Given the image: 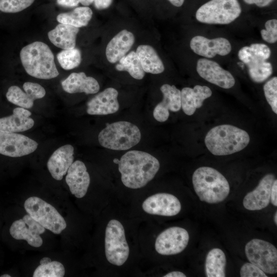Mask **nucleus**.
Listing matches in <instances>:
<instances>
[{"label": "nucleus", "instance_id": "nucleus-1", "mask_svg": "<svg viewBox=\"0 0 277 277\" xmlns=\"http://www.w3.org/2000/svg\"><path fill=\"white\" fill-rule=\"evenodd\" d=\"M117 164L123 184L130 189L145 186L154 177L160 167L156 157L139 150L127 152L121 156Z\"/></svg>", "mask_w": 277, "mask_h": 277}, {"label": "nucleus", "instance_id": "nucleus-10", "mask_svg": "<svg viewBox=\"0 0 277 277\" xmlns=\"http://www.w3.org/2000/svg\"><path fill=\"white\" fill-rule=\"evenodd\" d=\"M189 240V233L186 229L180 227H171L158 235L155 242V249L161 255L179 254L186 248Z\"/></svg>", "mask_w": 277, "mask_h": 277}, {"label": "nucleus", "instance_id": "nucleus-16", "mask_svg": "<svg viewBox=\"0 0 277 277\" xmlns=\"http://www.w3.org/2000/svg\"><path fill=\"white\" fill-rule=\"evenodd\" d=\"M190 46L195 53L207 58H212L217 54L225 56L231 50L230 42L224 37L208 39L196 35L191 39Z\"/></svg>", "mask_w": 277, "mask_h": 277}, {"label": "nucleus", "instance_id": "nucleus-8", "mask_svg": "<svg viewBox=\"0 0 277 277\" xmlns=\"http://www.w3.org/2000/svg\"><path fill=\"white\" fill-rule=\"evenodd\" d=\"M24 208L35 221L54 234L61 233L66 228V222L57 210L38 197L28 198L25 202Z\"/></svg>", "mask_w": 277, "mask_h": 277}, {"label": "nucleus", "instance_id": "nucleus-3", "mask_svg": "<svg viewBox=\"0 0 277 277\" xmlns=\"http://www.w3.org/2000/svg\"><path fill=\"white\" fill-rule=\"evenodd\" d=\"M20 58L26 72L33 77L49 80L59 74L54 55L43 42H35L24 47L20 52Z\"/></svg>", "mask_w": 277, "mask_h": 277}, {"label": "nucleus", "instance_id": "nucleus-31", "mask_svg": "<svg viewBox=\"0 0 277 277\" xmlns=\"http://www.w3.org/2000/svg\"><path fill=\"white\" fill-rule=\"evenodd\" d=\"M118 71H126L134 78L141 80L145 76L140 61L134 51L125 55L119 61V63L115 66Z\"/></svg>", "mask_w": 277, "mask_h": 277}, {"label": "nucleus", "instance_id": "nucleus-5", "mask_svg": "<svg viewBox=\"0 0 277 277\" xmlns=\"http://www.w3.org/2000/svg\"><path fill=\"white\" fill-rule=\"evenodd\" d=\"M141 139L139 128L127 121H119L108 125L100 132V145L109 149L126 150L137 144Z\"/></svg>", "mask_w": 277, "mask_h": 277}, {"label": "nucleus", "instance_id": "nucleus-24", "mask_svg": "<svg viewBox=\"0 0 277 277\" xmlns=\"http://www.w3.org/2000/svg\"><path fill=\"white\" fill-rule=\"evenodd\" d=\"M31 115V112L25 108H14L12 115L0 118V131L16 133L31 129L34 124Z\"/></svg>", "mask_w": 277, "mask_h": 277}, {"label": "nucleus", "instance_id": "nucleus-2", "mask_svg": "<svg viewBox=\"0 0 277 277\" xmlns=\"http://www.w3.org/2000/svg\"><path fill=\"white\" fill-rule=\"evenodd\" d=\"M205 144L213 155L223 156L239 152L250 142V136L244 130L235 126L223 124L211 128L206 134Z\"/></svg>", "mask_w": 277, "mask_h": 277}, {"label": "nucleus", "instance_id": "nucleus-26", "mask_svg": "<svg viewBox=\"0 0 277 277\" xmlns=\"http://www.w3.org/2000/svg\"><path fill=\"white\" fill-rule=\"evenodd\" d=\"M79 28L68 24L60 23L48 33L50 41L63 50L73 49L76 45Z\"/></svg>", "mask_w": 277, "mask_h": 277}, {"label": "nucleus", "instance_id": "nucleus-23", "mask_svg": "<svg viewBox=\"0 0 277 277\" xmlns=\"http://www.w3.org/2000/svg\"><path fill=\"white\" fill-rule=\"evenodd\" d=\"M63 90L69 93L84 92L94 94L98 92L100 85L93 77L87 76L84 72H73L62 82Z\"/></svg>", "mask_w": 277, "mask_h": 277}, {"label": "nucleus", "instance_id": "nucleus-7", "mask_svg": "<svg viewBox=\"0 0 277 277\" xmlns=\"http://www.w3.org/2000/svg\"><path fill=\"white\" fill-rule=\"evenodd\" d=\"M129 252L123 225L117 220H110L105 234V252L107 261L113 265L121 266L127 261Z\"/></svg>", "mask_w": 277, "mask_h": 277}, {"label": "nucleus", "instance_id": "nucleus-11", "mask_svg": "<svg viewBox=\"0 0 277 277\" xmlns=\"http://www.w3.org/2000/svg\"><path fill=\"white\" fill-rule=\"evenodd\" d=\"M38 144L21 134L0 131V154L13 157H21L34 152Z\"/></svg>", "mask_w": 277, "mask_h": 277}, {"label": "nucleus", "instance_id": "nucleus-22", "mask_svg": "<svg viewBox=\"0 0 277 277\" xmlns=\"http://www.w3.org/2000/svg\"><path fill=\"white\" fill-rule=\"evenodd\" d=\"M212 95L210 88L206 86L195 85L193 88H183L181 91V108L187 115H192L201 108L204 101Z\"/></svg>", "mask_w": 277, "mask_h": 277}, {"label": "nucleus", "instance_id": "nucleus-43", "mask_svg": "<svg viewBox=\"0 0 277 277\" xmlns=\"http://www.w3.org/2000/svg\"><path fill=\"white\" fill-rule=\"evenodd\" d=\"M164 277H186V275L182 272L179 271H173L170 272L165 275Z\"/></svg>", "mask_w": 277, "mask_h": 277}, {"label": "nucleus", "instance_id": "nucleus-45", "mask_svg": "<svg viewBox=\"0 0 277 277\" xmlns=\"http://www.w3.org/2000/svg\"><path fill=\"white\" fill-rule=\"evenodd\" d=\"M79 1L83 6H87L92 4L94 0H79Z\"/></svg>", "mask_w": 277, "mask_h": 277}, {"label": "nucleus", "instance_id": "nucleus-29", "mask_svg": "<svg viewBox=\"0 0 277 277\" xmlns=\"http://www.w3.org/2000/svg\"><path fill=\"white\" fill-rule=\"evenodd\" d=\"M226 258L224 252L219 248H213L207 254L205 261L207 277H225Z\"/></svg>", "mask_w": 277, "mask_h": 277}, {"label": "nucleus", "instance_id": "nucleus-18", "mask_svg": "<svg viewBox=\"0 0 277 277\" xmlns=\"http://www.w3.org/2000/svg\"><path fill=\"white\" fill-rule=\"evenodd\" d=\"M160 90L163 94V98L155 107L153 115L158 122H164L169 116V110L176 112L181 108V91L174 85L164 84Z\"/></svg>", "mask_w": 277, "mask_h": 277}, {"label": "nucleus", "instance_id": "nucleus-35", "mask_svg": "<svg viewBox=\"0 0 277 277\" xmlns=\"http://www.w3.org/2000/svg\"><path fill=\"white\" fill-rule=\"evenodd\" d=\"M35 0H0V11L16 13L31 6Z\"/></svg>", "mask_w": 277, "mask_h": 277}, {"label": "nucleus", "instance_id": "nucleus-39", "mask_svg": "<svg viewBox=\"0 0 277 277\" xmlns=\"http://www.w3.org/2000/svg\"><path fill=\"white\" fill-rule=\"evenodd\" d=\"M249 5L255 4L259 7H265L270 5L274 0H243Z\"/></svg>", "mask_w": 277, "mask_h": 277}, {"label": "nucleus", "instance_id": "nucleus-19", "mask_svg": "<svg viewBox=\"0 0 277 277\" xmlns=\"http://www.w3.org/2000/svg\"><path fill=\"white\" fill-rule=\"evenodd\" d=\"M118 93L113 88H108L98 93L87 103V112L90 115H107L119 109Z\"/></svg>", "mask_w": 277, "mask_h": 277}, {"label": "nucleus", "instance_id": "nucleus-48", "mask_svg": "<svg viewBox=\"0 0 277 277\" xmlns=\"http://www.w3.org/2000/svg\"><path fill=\"white\" fill-rule=\"evenodd\" d=\"M0 276L1 277H11V275L7 274H3L1 275Z\"/></svg>", "mask_w": 277, "mask_h": 277}, {"label": "nucleus", "instance_id": "nucleus-17", "mask_svg": "<svg viewBox=\"0 0 277 277\" xmlns=\"http://www.w3.org/2000/svg\"><path fill=\"white\" fill-rule=\"evenodd\" d=\"M274 180V175L272 173L262 177L256 188L245 196L243 201L245 208L255 211L266 208L270 201L271 187Z\"/></svg>", "mask_w": 277, "mask_h": 277}, {"label": "nucleus", "instance_id": "nucleus-28", "mask_svg": "<svg viewBox=\"0 0 277 277\" xmlns=\"http://www.w3.org/2000/svg\"><path fill=\"white\" fill-rule=\"evenodd\" d=\"M271 55V50L264 44L253 43L242 47L238 52L240 61L247 67L261 61H266Z\"/></svg>", "mask_w": 277, "mask_h": 277}, {"label": "nucleus", "instance_id": "nucleus-46", "mask_svg": "<svg viewBox=\"0 0 277 277\" xmlns=\"http://www.w3.org/2000/svg\"><path fill=\"white\" fill-rule=\"evenodd\" d=\"M51 261V260L50 258H47V257H45V258H42L41 260L39 263H40V265H44V264H46L49 263Z\"/></svg>", "mask_w": 277, "mask_h": 277}, {"label": "nucleus", "instance_id": "nucleus-40", "mask_svg": "<svg viewBox=\"0 0 277 277\" xmlns=\"http://www.w3.org/2000/svg\"><path fill=\"white\" fill-rule=\"evenodd\" d=\"M270 201L273 206H277V180L276 179L274 181L271 187Z\"/></svg>", "mask_w": 277, "mask_h": 277}, {"label": "nucleus", "instance_id": "nucleus-6", "mask_svg": "<svg viewBox=\"0 0 277 277\" xmlns=\"http://www.w3.org/2000/svg\"><path fill=\"white\" fill-rule=\"evenodd\" d=\"M242 8L238 0H210L196 11V19L208 24H228L241 14Z\"/></svg>", "mask_w": 277, "mask_h": 277}, {"label": "nucleus", "instance_id": "nucleus-30", "mask_svg": "<svg viewBox=\"0 0 277 277\" xmlns=\"http://www.w3.org/2000/svg\"><path fill=\"white\" fill-rule=\"evenodd\" d=\"M92 14V11L89 7H79L72 11L59 14L56 16V19L60 23L80 28L88 25Z\"/></svg>", "mask_w": 277, "mask_h": 277}, {"label": "nucleus", "instance_id": "nucleus-21", "mask_svg": "<svg viewBox=\"0 0 277 277\" xmlns=\"http://www.w3.org/2000/svg\"><path fill=\"white\" fill-rule=\"evenodd\" d=\"M74 148L65 145L57 149L49 159L47 165L53 179L60 181L73 162Z\"/></svg>", "mask_w": 277, "mask_h": 277}, {"label": "nucleus", "instance_id": "nucleus-25", "mask_svg": "<svg viewBox=\"0 0 277 277\" xmlns=\"http://www.w3.org/2000/svg\"><path fill=\"white\" fill-rule=\"evenodd\" d=\"M134 40L132 32L127 30L121 31L110 40L106 47L107 60L112 64L119 61L131 49Z\"/></svg>", "mask_w": 277, "mask_h": 277}, {"label": "nucleus", "instance_id": "nucleus-38", "mask_svg": "<svg viewBox=\"0 0 277 277\" xmlns=\"http://www.w3.org/2000/svg\"><path fill=\"white\" fill-rule=\"evenodd\" d=\"M241 277H267L263 270L251 263H246L241 268Z\"/></svg>", "mask_w": 277, "mask_h": 277}, {"label": "nucleus", "instance_id": "nucleus-37", "mask_svg": "<svg viewBox=\"0 0 277 277\" xmlns=\"http://www.w3.org/2000/svg\"><path fill=\"white\" fill-rule=\"evenodd\" d=\"M265 29L261 31L263 40L269 43H274L277 41V20L271 19L267 21L265 25Z\"/></svg>", "mask_w": 277, "mask_h": 277}, {"label": "nucleus", "instance_id": "nucleus-33", "mask_svg": "<svg viewBox=\"0 0 277 277\" xmlns=\"http://www.w3.org/2000/svg\"><path fill=\"white\" fill-rule=\"evenodd\" d=\"M247 67L250 78L258 83L264 82L272 73V65L266 61L255 63Z\"/></svg>", "mask_w": 277, "mask_h": 277}, {"label": "nucleus", "instance_id": "nucleus-9", "mask_svg": "<svg viewBox=\"0 0 277 277\" xmlns=\"http://www.w3.org/2000/svg\"><path fill=\"white\" fill-rule=\"evenodd\" d=\"M245 252L249 261L265 273L277 272V249L271 243L259 239L248 242Z\"/></svg>", "mask_w": 277, "mask_h": 277}, {"label": "nucleus", "instance_id": "nucleus-4", "mask_svg": "<svg viewBox=\"0 0 277 277\" xmlns=\"http://www.w3.org/2000/svg\"><path fill=\"white\" fill-rule=\"evenodd\" d=\"M194 191L201 201L209 204L223 202L230 192L229 183L219 171L210 167H201L193 173Z\"/></svg>", "mask_w": 277, "mask_h": 277}, {"label": "nucleus", "instance_id": "nucleus-20", "mask_svg": "<svg viewBox=\"0 0 277 277\" xmlns=\"http://www.w3.org/2000/svg\"><path fill=\"white\" fill-rule=\"evenodd\" d=\"M67 173L66 182L71 193L77 198H82L86 195L90 182L85 164L80 160L75 161Z\"/></svg>", "mask_w": 277, "mask_h": 277}, {"label": "nucleus", "instance_id": "nucleus-12", "mask_svg": "<svg viewBox=\"0 0 277 277\" xmlns=\"http://www.w3.org/2000/svg\"><path fill=\"white\" fill-rule=\"evenodd\" d=\"M45 231V228L28 214L13 222L9 229L14 239L26 240L30 246L34 247H39L43 244L40 235Z\"/></svg>", "mask_w": 277, "mask_h": 277}, {"label": "nucleus", "instance_id": "nucleus-14", "mask_svg": "<svg viewBox=\"0 0 277 277\" xmlns=\"http://www.w3.org/2000/svg\"><path fill=\"white\" fill-rule=\"evenodd\" d=\"M196 71L207 82L222 88L229 89L235 84V79L231 73L214 61L200 58L196 64Z\"/></svg>", "mask_w": 277, "mask_h": 277}, {"label": "nucleus", "instance_id": "nucleus-42", "mask_svg": "<svg viewBox=\"0 0 277 277\" xmlns=\"http://www.w3.org/2000/svg\"><path fill=\"white\" fill-rule=\"evenodd\" d=\"M57 4L67 7H73L78 5L79 0H57Z\"/></svg>", "mask_w": 277, "mask_h": 277}, {"label": "nucleus", "instance_id": "nucleus-32", "mask_svg": "<svg viewBox=\"0 0 277 277\" xmlns=\"http://www.w3.org/2000/svg\"><path fill=\"white\" fill-rule=\"evenodd\" d=\"M57 59L64 69H72L78 67L81 63V51L75 48L63 50L57 54Z\"/></svg>", "mask_w": 277, "mask_h": 277}, {"label": "nucleus", "instance_id": "nucleus-27", "mask_svg": "<svg viewBox=\"0 0 277 277\" xmlns=\"http://www.w3.org/2000/svg\"><path fill=\"white\" fill-rule=\"evenodd\" d=\"M135 52L145 72L156 74L161 73L164 71L163 63L152 46L140 45Z\"/></svg>", "mask_w": 277, "mask_h": 277}, {"label": "nucleus", "instance_id": "nucleus-36", "mask_svg": "<svg viewBox=\"0 0 277 277\" xmlns=\"http://www.w3.org/2000/svg\"><path fill=\"white\" fill-rule=\"evenodd\" d=\"M265 98L272 111L277 114V77L268 80L264 85Z\"/></svg>", "mask_w": 277, "mask_h": 277}, {"label": "nucleus", "instance_id": "nucleus-34", "mask_svg": "<svg viewBox=\"0 0 277 277\" xmlns=\"http://www.w3.org/2000/svg\"><path fill=\"white\" fill-rule=\"evenodd\" d=\"M63 265L57 261L39 265L34 270L33 277H63L65 275Z\"/></svg>", "mask_w": 277, "mask_h": 277}, {"label": "nucleus", "instance_id": "nucleus-49", "mask_svg": "<svg viewBox=\"0 0 277 277\" xmlns=\"http://www.w3.org/2000/svg\"><path fill=\"white\" fill-rule=\"evenodd\" d=\"M113 162H114L115 163L117 164V163H118V160L117 159H114Z\"/></svg>", "mask_w": 277, "mask_h": 277}, {"label": "nucleus", "instance_id": "nucleus-44", "mask_svg": "<svg viewBox=\"0 0 277 277\" xmlns=\"http://www.w3.org/2000/svg\"><path fill=\"white\" fill-rule=\"evenodd\" d=\"M171 4L175 7H181L185 0H168Z\"/></svg>", "mask_w": 277, "mask_h": 277}, {"label": "nucleus", "instance_id": "nucleus-47", "mask_svg": "<svg viewBox=\"0 0 277 277\" xmlns=\"http://www.w3.org/2000/svg\"><path fill=\"white\" fill-rule=\"evenodd\" d=\"M274 222L275 224H277V212L276 211L275 212L274 215Z\"/></svg>", "mask_w": 277, "mask_h": 277}, {"label": "nucleus", "instance_id": "nucleus-15", "mask_svg": "<svg viewBox=\"0 0 277 277\" xmlns=\"http://www.w3.org/2000/svg\"><path fill=\"white\" fill-rule=\"evenodd\" d=\"M23 88L25 92L17 86L10 87L6 93L8 101L21 107L30 109L34 100L42 98L46 94L45 89L37 83L25 82Z\"/></svg>", "mask_w": 277, "mask_h": 277}, {"label": "nucleus", "instance_id": "nucleus-41", "mask_svg": "<svg viewBox=\"0 0 277 277\" xmlns=\"http://www.w3.org/2000/svg\"><path fill=\"white\" fill-rule=\"evenodd\" d=\"M112 0H94L95 7L98 10L108 8L111 4Z\"/></svg>", "mask_w": 277, "mask_h": 277}, {"label": "nucleus", "instance_id": "nucleus-13", "mask_svg": "<svg viewBox=\"0 0 277 277\" xmlns=\"http://www.w3.org/2000/svg\"><path fill=\"white\" fill-rule=\"evenodd\" d=\"M142 207L147 213L164 216L177 214L182 207L179 200L167 193H157L148 197L143 202Z\"/></svg>", "mask_w": 277, "mask_h": 277}]
</instances>
